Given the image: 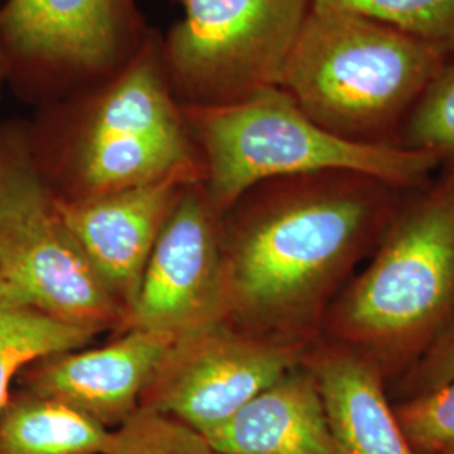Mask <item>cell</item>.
<instances>
[{"label":"cell","instance_id":"cell-1","mask_svg":"<svg viewBox=\"0 0 454 454\" xmlns=\"http://www.w3.org/2000/svg\"><path fill=\"white\" fill-rule=\"evenodd\" d=\"M407 192L350 170L251 187L221 215V322L262 340L313 347Z\"/></svg>","mask_w":454,"mask_h":454},{"label":"cell","instance_id":"cell-17","mask_svg":"<svg viewBox=\"0 0 454 454\" xmlns=\"http://www.w3.org/2000/svg\"><path fill=\"white\" fill-rule=\"evenodd\" d=\"M97 332L0 298V409L11 384L34 362L82 348Z\"/></svg>","mask_w":454,"mask_h":454},{"label":"cell","instance_id":"cell-21","mask_svg":"<svg viewBox=\"0 0 454 454\" xmlns=\"http://www.w3.org/2000/svg\"><path fill=\"white\" fill-rule=\"evenodd\" d=\"M392 407L414 453L439 454L453 446L454 382Z\"/></svg>","mask_w":454,"mask_h":454},{"label":"cell","instance_id":"cell-16","mask_svg":"<svg viewBox=\"0 0 454 454\" xmlns=\"http://www.w3.org/2000/svg\"><path fill=\"white\" fill-rule=\"evenodd\" d=\"M112 433L65 403L22 387L0 409V454H105Z\"/></svg>","mask_w":454,"mask_h":454},{"label":"cell","instance_id":"cell-15","mask_svg":"<svg viewBox=\"0 0 454 454\" xmlns=\"http://www.w3.org/2000/svg\"><path fill=\"white\" fill-rule=\"evenodd\" d=\"M58 217L27 120L0 121V279Z\"/></svg>","mask_w":454,"mask_h":454},{"label":"cell","instance_id":"cell-19","mask_svg":"<svg viewBox=\"0 0 454 454\" xmlns=\"http://www.w3.org/2000/svg\"><path fill=\"white\" fill-rule=\"evenodd\" d=\"M394 146L431 153L454 165V63L431 82L399 131Z\"/></svg>","mask_w":454,"mask_h":454},{"label":"cell","instance_id":"cell-23","mask_svg":"<svg viewBox=\"0 0 454 454\" xmlns=\"http://www.w3.org/2000/svg\"><path fill=\"white\" fill-rule=\"evenodd\" d=\"M9 84V67H7V59H5V54H4V48L0 44V97H2V91L4 88Z\"/></svg>","mask_w":454,"mask_h":454},{"label":"cell","instance_id":"cell-10","mask_svg":"<svg viewBox=\"0 0 454 454\" xmlns=\"http://www.w3.org/2000/svg\"><path fill=\"white\" fill-rule=\"evenodd\" d=\"M180 335L130 328L98 348L69 350L26 367L22 389L52 397L114 431L140 409Z\"/></svg>","mask_w":454,"mask_h":454},{"label":"cell","instance_id":"cell-2","mask_svg":"<svg viewBox=\"0 0 454 454\" xmlns=\"http://www.w3.org/2000/svg\"><path fill=\"white\" fill-rule=\"evenodd\" d=\"M34 153L59 200L167 179L204 180V160L168 82L162 33L112 78L35 108Z\"/></svg>","mask_w":454,"mask_h":454},{"label":"cell","instance_id":"cell-4","mask_svg":"<svg viewBox=\"0 0 454 454\" xmlns=\"http://www.w3.org/2000/svg\"><path fill=\"white\" fill-rule=\"evenodd\" d=\"M446 65L436 51L371 17L311 7L278 86L343 140L394 146Z\"/></svg>","mask_w":454,"mask_h":454},{"label":"cell","instance_id":"cell-14","mask_svg":"<svg viewBox=\"0 0 454 454\" xmlns=\"http://www.w3.org/2000/svg\"><path fill=\"white\" fill-rule=\"evenodd\" d=\"M303 362L318 380L341 454H416L394 414L387 380L372 362L324 340Z\"/></svg>","mask_w":454,"mask_h":454},{"label":"cell","instance_id":"cell-8","mask_svg":"<svg viewBox=\"0 0 454 454\" xmlns=\"http://www.w3.org/2000/svg\"><path fill=\"white\" fill-rule=\"evenodd\" d=\"M309 348L262 340L214 322L179 337L140 407L170 416L207 438L301 364Z\"/></svg>","mask_w":454,"mask_h":454},{"label":"cell","instance_id":"cell-12","mask_svg":"<svg viewBox=\"0 0 454 454\" xmlns=\"http://www.w3.org/2000/svg\"><path fill=\"white\" fill-rule=\"evenodd\" d=\"M0 298L97 333H121L127 320L125 309L69 236L59 214L0 279Z\"/></svg>","mask_w":454,"mask_h":454},{"label":"cell","instance_id":"cell-6","mask_svg":"<svg viewBox=\"0 0 454 454\" xmlns=\"http://www.w3.org/2000/svg\"><path fill=\"white\" fill-rule=\"evenodd\" d=\"M150 29L138 0H4L7 86L35 108L69 97L129 65Z\"/></svg>","mask_w":454,"mask_h":454},{"label":"cell","instance_id":"cell-18","mask_svg":"<svg viewBox=\"0 0 454 454\" xmlns=\"http://www.w3.org/2000/svg\"><path fill=\"white\" fill-rule=\"evenodd\" d=\"M311 7L371 17L454 63V0H311Z\"/></svg>","mask_w":454,"mask_h":454},{"label":"cell","instance_id":"cell-5","mask_svg":"<svg viewBox=\"0 0 454 454\" xmlns=\"http://www.w3.org/2000/svg\"><path fill=\"white\" fill-rule=\"evenodd\" d=\"M184 112L204 160V191L221 215L266 180L350 170L412 191L442 165L431 153L343 140L278 84L227 105H184Z\"/></svg>","mask_w":454,"mask_h":454},{"label":"cell","instance_id":"cell-22","mask_svg":"<svg viewBox=\"0 0 454 454\" xmlns=\"http://www.w3.org/2000/svg\"><path fill=\"white\" fill-rule=\"evenodd\" d=\"M451 382H454V325L412 369L392 382V392L397 403H401L441 389Z\"/></svg>","mask_w":454,"mask_h":454},{"label":"cell","instance_id":"cell-13","mask_svg":"<svg viewBox=\"0 0 454 454\" xmlns=\"http://www.w3.org/2000/svg\"><path fill=\"white\" fill-rule=\"evenodd\" d=\"M207 441L219 454H341L318 380L305 362L251 399Z\"/></svg>","mask_w":454,"mask_h":454},{"label":"cell","instance_id":"cell-24","mask_svg":"<svg viewBox=\"0 0 454 454\" xmlns=\"http://www.w3.org/2000/svg\"><path fill=\"white\" fill-rule=\"evenodd\" d=\"M439 454H454V444L450 446V448H446V450H442Z\"/></svg>","mask_w":454,"mask_h":454},{"label":"cell","instance_id":"cell-20","mask_svg":"<svg viewBox=\"0 0 454 454\" xmlns=\"http://www.w3.org/2000/svg\"><path fill=\"white\" fill-rule=\"evenodd\" d=\"M105 454H219L206 436L162 412L140 407L112 433Z\"/></svg>","mask_w":454,"mask_h":454},{"label":"cell","instance_id":"cell-9","mask_svg":"<svg viewBox=\"0 0 454 454\" xmlns=\"http://www.w3.org/2000/svg\"><path fill=\"white\" fill-rule=\"evenodd\" d=\"M221 214L202 182L176 202L146 261L125 330L185 335L221 320Z\"/></svg>","mask_w":454,"mask_h":454},{"label":"cell","instance_id":"cell-3","mask_svg":"<svg viewBox=\"0 0 454 454\" xmlns=\"http://www.w3.org/2000/svg\"><path fill=\"white\" fill-rule=\"evenodd\" d=\"M371 256L332 303L320 340L367 358L389 384L454 325V165L407 192Z\"/></svg>","mask_w":454,"mask_h":454},{"label":"cell","instance_id":"cell-11","mask_svg":"<svg viewBox=\"0 0 454 454\" xmlns=\"http://www.w3.org/2000/svg\"><path fill=\"white\" fill-rule=\"evenodd\" d=\"M189 184L167 179L82 200L58 199L66 231L127 317L155 241Z\"/></svg>","mask_w":454,"mask_h":454},{"label":"cell","instance_id":"cell-7","mask_svg":"<svg viewBox=\"0 0 454 454\" xmlns=\"http://www.w3.org/2000/svg\"><path fill=\"white\" fill-rule=\"evenodd\" d=\"M162 34L168 82L182 105L234 103L279 82L311 0H177Z\"/></svg>","mask_w":454,"mask_h":454}]
</instances>
